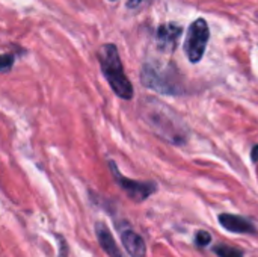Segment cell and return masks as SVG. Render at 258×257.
<instances>
[{"mask_svg":"<svg viewBox=\"0 0 258 257\" xmlns=\"http://www.w3.org/2000/svg\"><path fill=\"white\" fill-rule=\"evenodd\" d=\"M14 64V56L9 53L0 55V71H8Z\"/></svg>","mask_w":258,"mask_h":257,"instance_id":"cell-10","label":"cell"},{"mask_svg":"<svg viewBox=\"0 0 258 257\" xmlns=\"http://www.w3.org/2000/svg\"><path fill=\"white\" fill-rule=\"evenodd\" d=\"M180 35H181V27H178L177 24H165L159 27L157 39L159 44L163 47H174Z\"/></svg>","mask_w":258,"mask_h":257,"instance_id":"cell-7","label":"cell"},{"mask_svg":"<svg viewBox=\"0 0 258 257\" xmlns=\"http://www.w3.org/2000/svg\"><path fill=\"white\" fill-rule=\"evenodd\" d=\"M213 251L219 257H245L239 248H233L228 245H216Z\"/></svg>","mask_w":258,"mask_h":257,"instance_id":"cell-8","label":"cell"},{"mask_svg":"<svg viewBox=\"0 0 258 257\" xmlns=\"http://www.w3.org/2000/svg\"><path fill=\"white\" fill-rule=\"evenodd\" d=\"M121 239H122V244H124L127 253L132 257L147 256V247H145L144 239L133 230H124L121 233Z\"/></svg>","mask_w":258,"mask_h":257,"instance_id":"cell-6","label":"cell"},{"mask_svg":"<svg viewBox=\"0 0 258 257\" xmlns=\"http://www.w3.org/2000/svg\"><path fill=\"white\" fill-rule=\"evenodd\" d=\"M251 158H252V161H254V162H258V145H255V147L252 148Z\"/></svg>","mask_w":258,"mask_h":257,"instance_id":"cell-11","label":"cell"},{"mask_svg":"<svg viewBox=\"0 0 258 257\" xmlns=\"http://www.w3.org/2000/svg\"><path fill=\"white\" fill-rule=\"evenodd\" d=\"M209 36H210L209 26L204 20L200 18L192 23V26L187 30V38L184 42V50L190 62H198L203 58L209 42Z\"/></svg>","mask_w":258,"mask_h":257,"instance_id":"cell-2","label":"cell"},{"mask_svg":"<svg viewBox=\"0 0 258 257\" xmlns=\"http://www.w3.org/2000/svg\"><path fill=\"white\" fill-rule=\"evenodd\" d=\"M142 82L151 89H156L163 94H175L177 82L174 80L172 73L166 68H157L151 64L145 65L142 70Z\"/></svg>","mask_w":258,"mask_h":257,"instance_id":"cell-3","label":"cell"},{"mask_svg":"<svg viewBox=\"0 0 258 257\" xmlns=\"http://www.w3.org/2000/svg\"><path fill=\"white\" fill-rule=\"evenodd\" d=\"M195 242H197L200 247H207V245L212 242V236H210V233H207V232H204V230H200V232H197V235H195Z\"/></svg>","mask_w":258,"mask_h":257,"instance_id":"cell-9","label":"cell"},{"mask_svg":"<svg viewBox=\"0 0 258 257\" xmlns=\"http://www.w3.org/2000/svg\"><path fill=\"white\" fill-rule=\"evenodd\" d=\"M218 220L225 230L233 232V233H255L257 232L251 221H248L246 218L239 217V215L221 214Z\"/></svg>","mask_w":258,"mask_h":257,"instance_id":"cell-5","label":"cell"},{"mask_svg":"<svg viewBox=\"0 0 258 257\" xmlns=\"http://www.w3.org/2000/svg\"><path fill=\"white\" fill-rule=\"evenodd\" d=\"M97 56L100 61L101 71H103L106 80L109 82L110 88L113 89V92L124 100H130L135 94L133 86L124 73L122 62H121L116 47L113 44H104L98 50Z\"/></svg>","mask_w":258,"mask_h":257,"instance_id":"cell-1","label":"cell"},{"mask_svg":"<svg viewBox=\"0 0 258 257\" xmlns=\"http://www.w3.org/2000/svg\"><path fill=\"white\" fill-rule=\"evenodd\" d=\"M112 173L118 182V185L127 192V195L130 198H133L135 201H144L145 198H148L154 191H156V185L150 183V182H136V180H130L127 177H124L122 174H119V171L116 170L113 162H109Z\"/></svg>","mask_w":258,"mask_h":257,"instance_id":"cell-4","label":"cell"}]
</instances>
